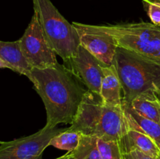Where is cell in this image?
Listing matches in <instances>:
<instances>
[{
    "instance_id": "1",
    "label": "cell",
    "mask_w": 160,
    "mask_h": 159,
    "mask_svg": "<svg viewBox=\"0 0 160 159\" xmlns=\"http://www.w3.org/2000/svg\"><path fill=\"white\" fill-rule=\"evenodd\" d=\"M30 80L45 104V126L54 128L59 123L71 125L87 91L81 81L59 63L45 69H32Z\"/></svg>"
},
{
    "instance_id": "2",
    "label": "cell",
    "mask_w": 160,
    "mask_h": 159,
    "mask_svg": "<svg viewBox=\"0 0 160 159\" xmlns=\"http://www.w3.org/2000/svg\"><path fill=\"white\" fill-rule=\"evenodd\" d=\"M112 65L123 93V104H129L138 95L160 88V61L118 47Z\"/></svg>"
},
{
    "instance_id": "3",
    "label": "cell",
    "mask_w": 160,
    "mask_h": 159,
    "mask_svg": "<svg viewBox=\"0 0 160 159\" xmlns=\"http://www.w3.org/2000/svg\"><path fill=\"white\" fill-rule=\"evenodd\" d=\"M34 13L37 16L43 34L50 47L67 63L76 55L80 37L73 23L58 11L50 0H33Z\"/></svg>"
},
{
    "instance_id": "4",
    "label": "cell",
    "mask_w": 160,
    "mask_h": 159,
    "mask_svg": "<svg viewBox=\"0 0 160 159\" xmlns=\"http://www.w3.org/2000/svg\"><path fill=\"white\" fill-rule=\"evenodd\" d=\"M93 26L112 36L118 47L160 61V26L148 22Z\"/></svg>"
},
{
    "instance_id": "5",
    "label": "cell",
    "mask_w": 160,
    "mask_h": 159,
    "mask_svg": "<svg viewBox=\"0 0 160 159\" xmlns=\"http://www.w3.org/2000/svg\"><path fill=\"white\" fill-rule=\"evenodd\" d=\"M18 41L22 54L31 69H45L59 63L57 55L47 41L34 13Z\"/></svg>"
},
{
    "instance_id": "6",
    "label": "cell",
    "mask_w": 160,
    "mask_h": 159,
    "mask_svg": "<svg viewBox=\"0 0 160 159\" xmlns=\"http://www.w3.org/2000/svg\"><path fill=\"white\" fill-rule=\"evenodd\" d=\"M66 129L45 126L30 136L0 142V159H41L52 139Z\"/></svg>"
},
{
    "instance_id": "7",
    "label": "cell",
    "mask_w": 160,
    "mask_h": 159,
    "mask_svg": "<svg viewBox=\"0 0 160 159\" xmlns=\"http://www.w3.org/2000/svg\"><path fill=\"white\" fill-rule=\"evenodd\" d=\"M63 65L87 87L88 90L100 95L102 69L107 66L106 64L80 45L76 55Z\"/></svg>"
},
{
    "instance_id": "8",
    "label": "cell",
    "mask_w": 160,
    "mask_h": 159,
    "mask_svg": "<svg viewBox=\"0 0 160 159\" xmlns=\"http://www.w3.org/2000/svg\"><path fill=\"white\" fill-rule=\"evenodd\" d=\"M80 37V45L106 65H112L117 46L113 37L94 28L93 25L73 22Z\"/></svg>"
},
{
    "instance_id": "9",
    "label": "cell",
    "mask_w": 160,
    "mask_h": 159,
    "mask_svg": "<svg viewBox=\"0 0 160 159\" xmlns=\"http://www.w3.org/2000/svg\"><path fill=\"white\" fill-rule=\"evenodd\" d=\"M103 105L104 103L101 96L88 90L84 94L73 123L68 127L69 130L96 137Z\"/></svg>"
},
{
    "instance_id": "10",
    "label": "cell",
    "mask_w": 160,
    "mask_h": 159,
    "mask_svg": "<svg viewBox=\"0 0 160 159\" xmlns=\"http://www.w3.org/2000/svg\"><path fill=\"white\" fill-rule=\"evenodd\" d=\"M120 143L123 153L137 150L148 155L160 157V149L152 139L145 132L130 125Z\"/></svg>"
},
{
    "instance_id": "11",
    "label": "cell",
    "mask_w": 160,
    "mask_h": 159,
    "mask_svg": "<svg viewBox=\"0 0 160 159\" xmlns=\"http://www.w3.org/2000/svg\"><path fill=\"white\" fill-rule=\"evenodd\" d=\"M102 72L100 96L103 103L112 107L123 106L122 87L115 67L113 65H107L103 67Z\"/></svg>"
},
{
    "instance_id": "12",
    "label": "cell",
    "mask_w": 160,
    "mask_h": 159,
    "mask_svg": "<svg viewBox=\"0 0 160 159\" xmlns=\"http://www.w3.org/2000/svg\"><path fill=\"white\" fill-rule=\"evenodd\" d=\"M0 58L13 67L16 73L24 75L30 80L31 67L23 57L18 41H0Z\"/></svg>"
},
{
    "instance_id": "13",
    "label": "cell",
    "mask_w": 160,
    "mask_h": 159,
    "mask_svg": "<svg viewBox=\"0 0 160 159\" xmlns=\"http://www.w3.org/2000/svg\"><path fill=\"white\" fill-rule=\"evenodd\" d=\"M128 105L142 116L160 123V102L154 90H148L138 95Z\"/></svg>"
},
{
    "instance_id": "14",
    "label": "cell",
    "mask_w": 160,
    "mask_h": 159,
    "mask_svg": "<svg viewBox=\"0 0 160 159\" xmlns=\"http://www.w3.org/2000/svg\"><path fill=\"white\" fill-rule=\"evenodd\" d=\"M130 126L145 132L156 143L160 149V123L145 118L134 112L129 106L124 105Z\"/></svg>"
},
{
    "instance_id": "15",
    "label": "cell",
    "mask_w": 160,
    "mask_h": 159,
    "mask_svg": "<svg viewBox=\"0 0 160 159\" xmlns=\"http://www.w3.org/2000/svg\"><path fill=\"white\" fill-rule=\"evenodd\" d=\"M98 138L82 134L78 147L72 151L73 159H102L98 145Z\"/></svg>"
},
{
    "instance_id": "16",
    "label": "cell",
    "mask_w": 160,
    "mask_h": 159,
    "mask_svg": "<svg viewBox=\"0 0 160 159\" xmlns=\"http://www.w3.org/2000/svg\"><path fill=\"white\" fill-rule=\"evenodd\" d=\"M81 135V132L69 130L68 128H67L52 139L49 146L71 152L79 145Z\"/></svg>"
},
{
    "instance_id": "17",
    "label": "cell",
    "mask_w": 160,
    "mask_h": 159,
    "mask_svg": "<svg viewBox=\"0 0 160 159\" xmlns=\"http://www.w3.org/2000/svg\"><path fill=\"white\" fill-rule=\"evenodd\" d=\"M98 145L102 159H125L120 142L104 141L98 139Z\"/></svg>"
},
{
    "instance_id": "18",
    "label": "cell",
    "mask_w": 160,
    "mask_h": 159,
    "mask_svg": "<svg viewBox=\"0 0 160 159\" xmlns=\"http://www.w3.org/2000/svg\"><path fill=\"white\" fill-rule=\"evenodd\" d=\"M142 4L152 23L160 26V0H142Z\"/></svg>"
},
{
    "instance_id": "19",
    "label": "cell",
    "mask_w": 160,
    "mask_h": 159,
    "mask_svg": "<svg viewBox=\"0 0 160 159\" xmlns=\"http://www.w3.org/2000/svg\"><path fill=\"white\" fill-rule=\"evenodd\" d=\"M124 157L125 159H160V157L148 155L145 153L137 151V150L124 153Z\"/></svg>"
},
{
    "instance_id": "20",
    "label": "cell",
    "mask_w": 160,
    "mask_h": 159,
    "mask_svg": "<svg viewBox=\"0 0 160 159\" xmlns=\"http://www.w3.org/2000/svg\"><path fill=\"white\" fill-rule=\"evenodd\" d=\"M0 69H9V70H12V71L15 72L13 67L10 65L9 63H8L7 62H6L5 60H3L2 58H0Z\"/></svg>"
},
{
    "instance_id": "21",
    "label": "cell",
    "mask_w": 160,
    "mask_h": 159,
    "mask_svg": "<svg viewBox=\"0 0 160 159\" xmlns=\"http://www.w3.org/2000/svg\"><path fill=\"white\" fill-rule=\"evenodd\" d=\"M55 159H73V155H72V151H67V154H63L62 156H60L59 157H56Z\"/></svg>"
},
{
    "instance_id": "22",
    "label": "cell",
    "mask_w": 160,
    "mask_h": 159,
    "mask_svg": "<svg viewBox=\"0 0 160 159\" xmlns=\"http://www.w3.org/2000/svg\"><path fill=\"white\" fill-rule=\"evenodd\" d=\"M154 94L156 95V98H157L158 101L160 102V88H157L154 90Z\"/></svg>"
}]
</instances>
